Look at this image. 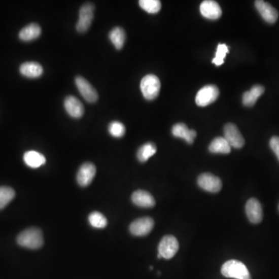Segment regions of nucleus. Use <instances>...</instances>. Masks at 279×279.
Here are the masks:
<instances>
[{"mask_svg": "<svg viewBox=\"0 0 279 279\" xmlns=\"http://www.w3.org/2000/svg\"><path fill=\"white\" fill-rule=\"evenodd\" d=\"M17 243L27 249L36 250L44 245L42 231L38 227H30L20 233L17 236Z\"/></svg>", "mask_w": 279, "mask_h": 279, "instance_id": "obj_1", "label": "nucleus"}, {"mask_svg": "<svg viewBox=\"0 0 279 279\" xmlns=\"http://www.w3.org/2000/svg\"><path fill=\"white\" fill-rule=\"evenodd\" d=\"M221 273L226 277L235 279H251V274L243 263L230 260L223 264Z\"/></svg>", "mask_w": 279, "mask_h": 279, "instance_id": "obj_2", "label": "nucleus"}, {"mask_svg": "<svg viewBox=\"0 0 279 279\" xmlns=\"http://www.w3.org/2000/svg\"><path fill=\"white\" fill-rule=\"evenodd\" d=\"M161 89V82L155 75L145 76L141 82V90L147 100L156 99Z\"/></svg>", "mask_w": 279, "mask_h": 279, "instance_id": "obj_3", "label": "nucleus"}, {"mask_svg": "<svg viewBox=\"0 0 279 279\" xmlns=\"http://www.w3.org/2000/svg\"><path fill=\"white\" fill-rule=\"evenodd\" d=\"M95 6L92 4H84L79 10V20L76 23V30L79 33L88 31L94 18Z\"/></svg>", "mask_w": 279, "mask_h": 279, "instance_id": "obj_4", "label": "nucleus"}, {"mask_svg": "<svg viewBox=\"0 0 279 279\" xmlns=\"http://www.w3.org/2000/svg\"><path fill=\"white\" fill-rule=\"evenodd\" d=\"M179 243L176 237L171 235L164 236L158 245V254L164 259L172 258L179 251Z\"/></svg>", "mask_w": 279, "mask_h": 279, "instance_id": "obj_5", "label": "nucleus"}, {"mask_svg": "<svg viewBox=\"0 0 279 279\" xmlns=\"http://www.w3.org/2000/svg\"><path fill=\"white\" fill-rule=\"evenodd\" d=\"M220 90L214 85H208L204 86L198 92L195 96V102L199 107H206L213 103L218 99Z\"/></svg>", "mask_w": 279, "mask_h": 279, "instance_id": "obj_6", "label": "nucleus"}, {"mask_svg": "<svg viewBox=\"0 0 279 279\" xmlns=\"http://www.w3.org/2000/svg\"><path fill=\"white\" fill-rule=\"evenodd\" d=\"M75 82L79 93L82 95L85 100L87 101L89 103H94L98 100L99 98L98 92L89 81L82 76H77Z\"/></svg>", "mask_w": 279, "mask_h": 279, "instance_id": "obj_7", "label": "nucleus"}, {"mask_svg": "<svg viewBox=\"0 0 279 279\" xmlns=\"http://www.w3.org/2000/svg\"><path fill=\"white\" fill-rule=\"evenodd\" d=\"M224 138L227 140L230 147L234 148H243L245 144V138L239 129L233 123H227L224 127Z\"/></svg>", "mask_w": 279, "mask_h": 279, "instance_id": "obj_8", "label": "nucleus"}, {"mask_svg": "<svg viewBox=\"0 0 279 279\" xmlns=\"http://www.w3.org/2000/svg\"><path fill=\"white\" fill-rule=\"evenodd\" d=\"M198 185L201 189L206 192L217 193L222 189V182L220 178L211 174L203 173L198 178Z\"/></svg>", "mask_w": 279, "mask_h": 279, "instance_id": "obj_9", "label": "nucleus"}, {"mask_svg": "<svg viewBox=\"0 0 279 279\" xmlns=\"http://www.w3.org/2000/svg\"><path fill=\"white\" fill-rule=\"evenodd\" d=\"M155 222L151 217H143L134 220L130 224V231L136 236H144L149 234L154 228Z\"/></svg>", "mask_w": 279, "mask_h": 279, "instance_id": "obj_10", "label": "nucleus"}, {"mask_svg": "<svg viewBox=\"0 0 279 279\" xmlns=\"http://www.w3.org/2000/svg\"><path fill=\"white\" fill-rule=\"evenodd\" d=\"M96 174V167L94 164L86 162L79 167L77 174L78 184L82 187L89 186Z\"/></svg>", "mask_w": 279, "mask_h": 279, "instance_id": "obj_11", "label": "nucleus"}, {"mask_svg": "<svg viewBox=\"0 0 279 279\" xmlns=\"http://www.w3.org/2000/svg\"><path fill=\"white\" fill-rule=\"evenodd\" d=\"M255 7L264 21L271 24L277 21L278 18V12L271 4L262 0H257L255 1Z\"/></svg>", "mask_w": 279, "mask_h": 279, "instance_id": "obj_12", "label": "nucleus"}, {"mask_svg": "<svg viewBox=\"0 0 279 279\" xmlns=\"http://www.w3.org/2000/svg\"><path fill=\"white\" fill-rule=\"evenodd\" d=\"M245 211H246L247 217L251 223L257 224L262 221V207L258 199L254 198L249 199L247 202Z\"/></svg>", "mask_w": 279, "mask_h": 279, "instance_id": "obj_13", "label": "nucleus"}, {"mask_svg": "<svg viewBox=\"0 0 279 279\" xmlns=\"http://www.w3.org/2000/svg\"><path fill=\"white\" fill-rule=\"evenodd\" d=\"M64 109L70 117L79 119L83 116L84 107L81 101L73 95L66 97L64 102Z\"/></svg>", "mask_w": 279, "mask_h": 279, "instance_id": "obj_14", "label": "nucleus"}, {"mask_svg": "<svg viewBox=\"0 0 279 279\" xmlns=\"http://www.w3.org/2000/svg\"><path fill=\"white\" fill-rule=\"evenodd\" d=\"M131 200L134 205L142 208H152L156 204L155 198L150 192L141 189L132 194Z\"/></svg>", "mask_w": 279, "mask_h": 279, "instance_id": "obj_15", "label": "nucleus"}, {"mask_svg": "<svg viewBox=\"0 0 279 279\" xmlns=\"http://www.w3.org/2000/svg\"><path fill=\"white\" fill-rule=\"evenodd\" d=\"M200 13L205 18L217 20L221 17L222 10L220 5L215 1L205 0L201 4Z\"/></svg>", "mask_w": 279, "mask_h": 279, "instance_id": "obj_16", "label": "nucleus"}, {"mask_svg": "<svg viewBox=\"0 0 279 279\" xmlns=\"http://www.w3.org/2000/svg\"><path fill=\"white\" fill-rule=\"evenodd\" d=\"M171 132H172L173 136L184 139L189 145L193 144L194 139L197 135L195 130H189L187 126L183 123H177L173 126Z\"/></svg>", "mask_w": 279, "mask_h": 279, "instance_id": "obj_17", "label": "nucleus"}, {"mask_svg": "<svg viewBox=\"0 0 279 279\" xmlns=\"http://www.w3.org/2000/svg\"><path fill=\"white\" fill-rule=\"evenodd\" d=\"M22 76L30 79H37L41 77L44 73V68L39 63L34 61H28L23 63L20 67Z\"/></svg>", "mask_w": 279, "mask_h": 279, "instance_id": "obj_18", "label": "nucleus"}, {"mask_svg": "<svg viewBox=\"0 0 279 279\" xmlns=\"http://www.w3.org/2000/svg\"><path fill=\"white\" fill-rule=\"evenodd\" d=\"M23 161L28 167L38 168L46 163L45 155L35 151H26L23 155Z\"/></svg>", "mask_w": 279, "mask_h": 279, "instance_id": "obj_19", "label": "nucleus"}, {"mask_svg": "<svg viewBox=\"0 0 279 279\" xmlns=\"http://www.w3.org/2000/svg\"><path fill=\"white\" fill-rule=\"evenodd\" d=\"M264 92V86L261 85H255L251 88V90L247 91L243 95V104L245 107H253L257 100Z\"/></svg>", "mask_w": 279, "mask_h": 279, "instance_id": "obj_20", "label": "nucleus"}, {"mask_svg": "<svg viewBox=\"0 0 279 279\" xmlns=\"http://www.w3.org/2000/svg\"><path fill=\"white\" fill-rule=\"evenodd\" d=\"M41 34V28L38 23H30L20 30L19 38L23 41H32L38 39Z\"/></svg>", "mask_w": 279, "mask_h": 279, "instance_id": "obj_21", "label": "nucleus"}, {"mask_svg": "<svg viewBox=\"0 0 279 279\" xmlns=\"http://www.w3.org/2000/svg\"><path fill=\"white\" fill-rule=\"evenodd\" d=\"M208 150L214 154L227 155L231 151V147L224 137H217L211 142Z\"/></svg>", "mask_w": 279, "mask_h": 279, "instance_id": "obj_22", "label": "nucleus"}, {"mask_svg": "<svg viewBox=\"0 0 279 279\" xmlns=\"http://www.w3.org/2000/svg\"><path fill=\"white\" fill-rule=\"evenodd\" d=\"M109 38L113 45L117 50L123 48L126 41V33L123 28L114 27L109 33Z\"/></svg>", "mask_w": 279, "mask_h": 279, "instance_id": "obj_23", "label": "nucleus"}, {"mask_svg": "<svg viewBox=\"0 0 279 279\" xmlns=\"http://www.w3.org/2000/svg\"><path fill=\"white\" fill-rule=\"evenodd\" d=\"M156 151V146L154 144L151 142L145 144L138 149L136 153L138 161L142 163L146 162L150 158L155 155Z\"/></svg>", "mask_w": 279, "mask_h": 279, "instance_id": "obj_24", "label": "nucleus"}, {"mask_svg": "<svg viewBox=\"0 0 279 279\" xmlns=\"http://www.w3.org/2000/svg\"><path fill=\"white\" fill-rule=\"evenodd\" d=\"M15 191L9 186H0V210L5 208L15 197Z\"/></svg>", "mask_w": 279, "mask_h": 279, "instance_id": "obj_25", "label": "nucleus"}, {"mask_svg": "<svg viewBox=\"0 0 279 279\" xmlns=\"http://www.w3.org/2000/svg\"><path fill=\"white\" fill-rule=\"evenodd\" d=\"M139 5L142 10L151 14L158 13L161 8V4L159 0H141Z\"/></svg>", "mask_w": 279, "mask_h": 279, "instance_id": "obj_26", "label": "nucleus"}, {"mask_svg": "<svg viewBox=\"0 0 279 279\" xmlns=\"http://www.w3.org/2000/svg\"><path fill=\"white\" fill-rule=\"evenodd\" d=\"M89 223L94 228L102 229L107 227V220L101 213L93 212L89 216Z\"/></svg>", "mask_w": 279, "mask_h": 279, "instance_id": "obj_27", "label": "nucleus"}, {"mask_svg": "<svg viewBox=\"0 0 279 279\" xmlns=\"http://www.w3.org/2000/svg\"><path fill=\"white\" fill-rule=\"evenodd\" d=\"M108 130L110 135L116 138L122 137L126 132L124 125L119 121L111 122L109 125Z\"/></svg>", "mask_w": 279, "mask_h": 279, "instance_id": "obj_28", "label": "nucleus"}, {"mask_svg": "<svg viewBox=\"0 0 279 279\" xmlns=\"http://www.w3.org/2000/svg\"><path fill=\"white\" fill-rule=\"evenodd\" d=\"M229 52L228 47L225 44H220L217 47L215 58L213 59V63L217 66H220L224 63V58Z\"/></svg>", "mask_w": 279, "mask_h": 279, "instance_id": "obj_29", "label": "nucleus"}, {"mask_svg": "<svg viewBox=\"0 0 279 279\" xmlns=\"http://www.w3.org/2000/svg\"><path fill=\"white\" fill-rule=\"evenodd\" d=\"M270 148L275 154L279 161V136H274L270 140Z\"/></svg>", "mask_w": 279, "mask_h": 279, "instance_id": "obj_30", "label": "nucleus"}, {"mask_svg": "<svg viewBox=\"0 0 279 279\" xmlns=\"http://www.w3.org/2000/svg\"><path fill=\"white\" fill-rule=\"evenodd\" d=\"M278 208H279V206H278Z\"/></svg>", "mask_w": 279, "mask_h": 279, "instance_id": "obj_31", "label": "nucleus"}]
</instances>
